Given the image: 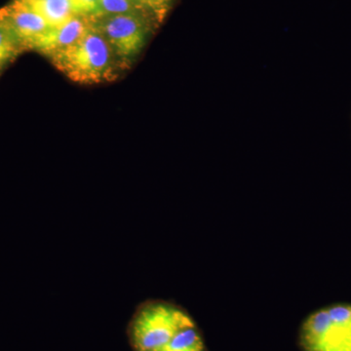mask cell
Returning <instances> with one entry per match:
<instances>
[{
    "mask_svg": "<svg viewBox=\"0 0 351 351\" xmlns=\"http://www.w3.org/2000/svg\"><path fill=\"white\" fill-rule=\"evenodd\" d=\"M133 351H208L199 327L186 309L173 301L141 302L127 329Z\"/></svg>",
    "mask_w": 351,
    "mask_h": 351,
    "instance_id": "cell-1",
    "label": "cell"
},
{
    "mask_svg": "<svg viewBox=\"0 0 351 351\" xmlns=\"http://www.w3.org/2000/svg\"><path fill=\"white\" fill-rule=\"evenodd\" d=\"M49 59L69 80L82 84L110 80L119 60L106 38L92 25L77 43Z\"/></svg>",
    "mask_w": 351,
    "mask_h": 351,
    "instance_id": "cell-2",
    "label": "cell"
},
{
    "mask_svg": "<svg viewBox=\"0 0 351 351\" xmlns=\"http://www.w3.org/2000/svg\"><path fill=\"white\" fill-rule=\"evenodd\" d=\"M302 351H351V304L323 307L302 321L299 331Z\"/></svg>",
    "mask_w": 351,
    "mask_h": 351,
    "instance_id": "cell-3",
    "label": "cell"
},
{
    "mask_svg": "<svg viewBox=\"0 0 351 351\" xmlns=\"http://www.w3.org/2000/svg\"><path fill=\"white\" fill-rule=\"evenodd\" d=\"M89 20L122 63H128L140 54L158 25L147 18L132 15H97Z\"/></svg>",
    "mask_w": 351,
    "mask_h": 351,
    "instance_id": "cell-4",
    "label": "cell"
},
{
    "mask_svg": "<svg viewBox=\"0 0 351 351\" xmlns=\"http://www.w3.org/2000/svg\"><path fill=\"white\" fill-rule=\"evenodd\" d=\"M0 17L10 27L25 50H34V46L50 29L49 25L22 0H13L0 9Z\"/></svg>",
    "mask_w": 351,
    "mask_h": 351,
    "instance_id": "cell-5",
    "label": "cell"
},
{
    "mask_svg": "<svg viewBox=\"0 0 351 351\" xmlns=\"http://www.w3.org/2000/svg\"><path fill=\"white\" fill-rule=\"evenodd\" d=\"M90 27L89 18L73 16L63 24L50 27L34 46V50L49 58L77 43Z\"/></svg>",
    "mask_w": 351,
    "mask_h": 351,
    "instance_id": "cell-6",
    "label": "cell"
},
{
    "mask_svg": "<svg viewBox=\"0 0 351 351\" xmlns=\"http://www.w3.org/2000/svg\"><path fill=\"white\" fill-rule=\"evenodd\" d=\"M32 10L36 11L50 27L66 22L75 15L71 0H22Z\"/></svg>",
    "mask_w": 351,
    "mask_h": 351,
    "instance_id": "cell-7",
    "label": "cell"
},
{
    "mask_svg": "<svg viewBox=\"0 0 351 351\" xmlns=\"http://www.w3.org/2000/svg\"><path fill=\"white\" fill-rule=\"evenodd\" d=\"M98 15H132L147 18L159 24L162 20L142 0H99Z\"/></svg>",
    "mask_w": 351,
    "mask_h": 351,
    "instance_id": "cell-8",
    "label": "cell"
},
{
    "mask_svg": "<svg viewBox=\"0 0 351 351\" xmlns=\"http://www.w3.org/2000/svg\"><path fill=\"white\" fill-rule=\"evenodd\" d=\"M24 51L9 25L0 17V71Z\"/></svg>",
    "mask_w": 351,
    "mask_h": 351,
    "instance_id": "cell-9",
    "label": "cell"
},
{
    "mask_svg": "<svg viewBox=\"0 0 351 351\" xmlns=\"http://www.w3.org/2000/svg\"><path fill=\"white\" fill-rule=\"evenodd\" d=\"M73 13L80 17L91 18L100 11L99 0H71Z\"/></svg>",
    "mask_w": 351,
    "mask_h": 351,
    "instance_id": "cell-10",
    "label": "cell"
},
{
    "mask_svg": "<svg viewBox=\"0 0 351 351\" xmlns=\"http://www.w3.org/2000/svg\"><path fill=\"white\" fill-rule=\"evenodd\" d=\"M142 1L163 21L166 14L169 11L173 0H142Z\"/></svg>",
    "mask_w": 351,
    "mask_h": 351,
    "instance_id": "cell-11",
    "label": "cell"
}]
</instances>
